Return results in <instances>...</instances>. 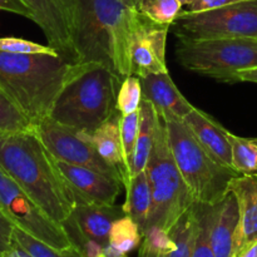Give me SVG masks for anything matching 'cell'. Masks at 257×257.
<instances>
[{
	"instance_id": "cell-30",
	"label": "cell",
	"mask_w": 257,
	"mask_h": 257,
	"mask_svg": "<svg viewBox=\"0 0 257 257\" xmlns=\"http://www.w3.org/2000/svg\"><path fill=\"white\" fill-rule=\"evenodd\" d=\"M62 226L65 232H67L72 246L79 251L82 257H102L104 246L98 242V241L83 235L79 228L74 225V222L69 217L62 223Z\"/></svg>"
},
{
	"instance_id": "cell-7",
	"label": "cell",
	"mask_w": 257,
	"mask_h": 257,
	"mask_svg": "<svg viewBox=\"0 0 257 257\" xmlns=\"http://www.w3.org/2000/svg\"><path fill=\"white\" fill-rule=\"evenodd\" d=\"M176 57L185 69L218 82L237 83L238 73L257 68V39L180 40Z\"/></svg>"
},
{
	"instance_id": "cell-37",
	"label": "cell",
	"mask_w": 257,
	"mask_h": 257,
	"mask_svg": "<svg viewBox=\"0 0 257 257\" xmlns=\"http://www.w3.org/2000/svg\"><path fill=\"white\" fill-rule=\"evenodd\" d=\"M238 82H251L257 83V68L256 69L242 70L237 74Z\"/></svg>"
},
{
	"instance_id": "cell-18",
	"label": "cell",
	"mask_w": 257,
	"mask_h": 257,
	"mask_svg": "<svg viewBox=\"0 0 257 257\" xmlns=\"http://www.w3.org/2000/svg\"><path fill=\"white\" fill-rule=\"evenodd\" d=\"M238 203L236 196L228 190L222 200L213 205L211 223V243L215 257L233 256V241L237 231Z\"/></svg>"
},
{
	"instance_id": "cell-29",
	"label": "cell",
	"mask_w": 257,
	"mask_h": 257,
	"mask_svg": "<svg viewBox=\"0 0 257 257\" xmlns=\"http://www.w3.org/2000/svg\"><path fill=\"white\" fill-rule=\"evenodd\" d=\"M143 100L142 83L137 75H128L122 79L118 90L117 110L122 115L138 112Z\"/></svg>"
},
{
	"instance_id": "cell-3",
	"label": "cell",
	"mask_w": 257,
	"mask_h": 257,
	"mask_svg": "<svg viewBox=\"0 0 257 257\" xmlns=\"http://www.w3.org/2000/svg\"><path fill=\"white\" fill-rule=\"evenodd\" d=\"M75 64L59 54L0 50V88L35 125L50 115Z\"/></svg>"
},
{
	"instance_id": "cell-2",
	"label": "cell",
	"mask_w": 257,
	"mask_h": 257,
	"mask_svg": "<svg viewBox=\"0 0 257 257\" xmlns=\"http://www.w3.org/2000/svg\"><path fill=\"white\" fill-rule=\"evenodd\" d=\"M0 166L53 221L72 215L74 193L34 130L0 135Z\"/></svg>"
},
{
	"instance_id": "cell-22",
	"label": "cell",
	"mask_w": 257,
	"mask_h": 257,
	"mask_svg": "<svg viewBox=\"0 0 257 257\" xmlns=\"http://www.w3.org/2000/svg\"><path fill=\"white\" fill-rule=\"evenodd\" d=\"M232 153V170L238 175H257V138H245L227 132Z\"/></svg>"
},
{
	"instance_id": "cell-42",
	"label": "cell",
	"mask_w": 257,
	"mask_h": 257,
	"mask_svg": "<svg viewBox=\"0 0 257 257\" xmlns=\"http://www.w3.org/2000/svg\"><path fill=\"white\" fill-rule=\"evenodd\" d=\"M231 257H237V256H231Z\"/></svg>"
},
{
	"instance_id": "cell-8",
	"label": "cell",
	"mask_w": 257,
	"mask_h": 257,
	"mask_svg": "<svg viewBox=\"0 0 257 257\" xmlns=\"http://www.w3.org/2000/svg\"><path fill=\"white\" fill-rule=\"evenodd\" d=\"M170 32L178 40L222 38L257 39V0L236 3L205 12L182 10L171 24Z\"/></svg>"
},
{
	"instance_id": "cell-20",
	"label": "cell",
	"mask_w": 257,
	"mask_h": 257,
	"mask_svg": "<svg viewBox=\"0 0 257 257\" xmlns=\"http://www.w3.org/2000/svg\"><path fill=\"white\" fill-rule=\"evenodd\" d=\"M124 188L125 201L122 205L123 211L140 226L142 233H145L153 205L152 190L146 170L128 178Z\"/></svg>"
},
{
	"instance_id": "cell-4",
	"label": "cell",
	"mask_w": 257,
	"mask_h": 257,
	"mask_svg": "<svg viewBox=\"0 0 257 257\" xmlns=\"http://www.w3.org/2000/svg\"><path fill=\"white\" fill-rule=\"evenodd\" d=\"M122 79L98 63H77L55 99L49 117L92 135L117 110Z\"/></svg>"
},
{
	"instance_id": "cell-25",
	"label": "cell",
	"mask_w": 257,
	"mask_h": 257,
	"mask_svg": "<svg viewBox=\"0 0 257 257\" xmlns=\"http://www.w3.org/2000/svg\"><path fill=\"white\" fill-rule=\"evenodd\" d=\"M142 241L143 233L140 226L130 216L124 215L114 221L108 242L122 253L127 255V253L132 252L133 250L140 247Z\"/></svg>"
},
{
	"instance_id": "cell-34",
	"label": "cell",
	"mask_w": 257,
	"mask_h": 257,
	"mask_svg": "<svg viewBox=\"0 0 257 257\" xmlns=\"http://www.w3.org/2000/svg\"><path fill=\"white\" fill-rule=\"evenodd\" d=\"M14 227V223L0 211V256L12 245Z\"/></svg>"
},
{
	"instance_id": "cell-26",
	"label": "cell",
	"mask_w": 257,
	"mask_h": 257,
	"mask_svg": "<svg viewBox=\"0 0 257 257\" xmlns=\"http://www.w3.org/2000/svg\"><path fill=\"white\" fill-rule=\"evenodd\" d=\"M33 130L34 124L0 88V135L28 132Z\"/></svg>"
},
{
	"instance_id": "cell-17",
	"label": "cell",
	"mask_w": 257,
	"mask_h": 257,
	"mask_svg": "<svg viewBox=\"0 0 257 257\" xmlns=\"http://www.w3.org/2000/svg\"><path fill=\"white\" fill-rule=\"evenodd\" d=\"M124 215L122 206L78 202L69 218L83 235L105 246L109 241V233L114 221Z\"/></svg>"
},
{
	"instance_id": "cell-9",
	"label": "cell",
	"mask_w": 257,
	"mask_h": 257,
	"mask_svg": "<svg viewBox=\"0 0 257 257\" xmlns=\"http://www.w3.org/2000/svg\"><path fill=\"white\" fill-rule=\"evenodd\" d=\"M0 211L15 227L55 248L72 247L60 223L53 221L0 166Z\"/></svg>"
},
{
	"instance_id": "cell-32",
	"label": "cell",
	"mask_w": 257,
	"mask_h": 257,
	"mask_svg": "<svg viewBox=\"0 0 257 257\" xmlns=\"http://www.w3.org/2000/svg\"><path fill=\"white\" fill-rule=\"evenodd\" d=\"M0 50L8 53H24V54H58L50 45H42L22 38H0Z\"/></svg>"
},
{
	"instance_id": "cell-31",
	"label": "cell",
	"mask_w": 257,
	"mask_h": 257,
	"mask_svg": "<svg viewBox=\"0 0 257 257\" xmlns=\"http://www.w3.org/2000/svg\"><path fill=\"white\" fill-rule=\"evenodd\" d=\"M140 110L127 115L120 114V137H122L123 155H124L127 170H130L131 158L135 152L138 131H140Z\"/></svg>"
},
{
	"instance_id": "cell-44",
	"label": "cell",
	"mask_w": 257,
	"mask_h": 257,
	"mask_svg": "<svg viewBox=\"0 0 257 257\" xmlns=\"http://www.w3.org/2000/svg\"><path fill=\"white\" fill-rule=\"evenodd\" d=\"M0 257H2V256H0Z\"/></svg>"
},
{
	"instance_id": "cell-40",
	"label": "cell",
	"mask_w": 257,
	"mask_h": 257,
	"mask_svg": "<svg viewBox=\"0 0 257 257\" xmlns=\"http://www.w3.org/2000/svg\"><path fill=\"white\" fill-rule=\"evenodd\" d=\"M178 2H180L182 5H188L192 0H178Z\"/></svg>"
},
{
	"instance_id": "cell-21",
	"label": "cell",
	"mask_w": 257,
	"mask_h": 257,
	"mask_svg": "<svg viewBox=\"0 0 257 257\" xmlns=\"http://www.w3.org/2000/svg\"><path fill=\"white\" fill-rule=\"evenodd\" d=\"M140 115V131H138L135 152H133L130 162L128 178L133 177V176L138 175L146 170L156 138L158 113L152 103L143 99L141 103Z\"/></svg>"
},
{
	"instance_id": "cell-16",
	"label": "cell",
	"mask_w": 257,
	"mask_h": 257,
	"mask_svg": "<svg viewBox=\"0 0 257 257\" xmlns=\"http://www.w3.org/2000/svg\"><path fill=\"white\" fill-rule=\"evenodd\" d=\"M183 122L213 160L222 166L232 168V153L227 137L228 131L225 130L222 124L196 107L183 118Z\"/></svg>"
},
{
	"instance_id": "cell-24",
	"label": "cell",
	"mask_w": 257,
	"mask_h": 257,
	"mask_svg": "<svg viewBox=\"0 0 257 257\" xmlns=\"http://www.w3.org/2000/svg\"><path fill=\"white\" fill-rule=\"evenodd\" d=\"M196 218L195 210L192 207L188 208L182 216L177 220V222L168 231L175 241V250L171 251L167 257H191L192 256L193 240H195Z\"/></svg>"
},
{
	"instance_id": "cell-15",
	"label": "cell",
	"mask_w": 257,
	"mask_h": 257,
	"mask_svg": "<svg viewBox=\"0 0 257 257\" xmlns=\"http://www.w3.org/2000/svg\"><path fill=\"white\" fill-rule=\"evenodd\" d=\"M141 83L143 99L152 103L156 110L165 117L183 119L195 108L176 87L170 72L146 75L141 78Z\"/></svg>"
},
{
	"instance_id": "cell-35",
	"label": "cell",
	"mask_w": 257,
	"mask_h": 257,
	"mask_svg": "<svg viewBox=\"0 0 257 257\" xmlns=\"http://www.w3.org/2000/svg\"><path fill=\"white\" fill-rule=\"evenodd\" d=\"M2 257H33V256L30 255V253L28 252L23 246H20L14 238H13L12 245H10V247L3 253Z\"/></svg>"
},
{
	"instance_id": "cell-28",
	"label": "cell",
	"mask_w": 257,
	"mask_h": 257,
	"mask_svg": "<svg viewBox=\"0 0 257 257\" xmlns=\"http://www.w3.org/2000/svg\"><path fill=\"white\" fill-rule=\"evenodd\" d=\"M13 238L25 248L33 257H82L75 247L55 248L43 241L38 240L34 236L29 235L22 228L14 227Z\"/></svg>"
},
{
	"instance_id": "cell-19",
	"label": "cell",
	"mask_w": 257,
	"mask_h": 257,
	"mask_svg": "<svg viewBox=\"0 0 257 257\" xmlns=\"http://www.w3.org/2000/svg\"><path fill=\"white\" fill-rule=\"evenodd\" d=\"M95 150L109 166L122 175L123 185L128 180V170L123 155L120 137V113L117 112L90 135Z\"/></svg>"
},
{
	"instance_id": "cell-33",
	"label": "cell",
	"mask_w": 257,
	"mask_h": 257,
	"mask_svg": "<svg viewBox=\"0 0 257 257\" xmlns=\"http://www.w3.org/2000/svg\"><path fill=\"white\" fill-rule=\"evenodd\" d=\"M242 2H248V0H192L187 5V12H205V10L216 9V8L226 7V5L236 4V3Z\"/></svg>"
},
{
	"instance_id": "cell-5",
	"label": "cell",
	"mask_w": 257,
	"mask_h": 257,
	"mask_svg": "<svg viewBox=\"0 0 257 257\" xmlns=\"http://www.w3.org/2000/svg\"><path fill=\"white\" fill-rule=\"evenodd\" d=\"M165 119L173 158L195 201L207 205L220 202L228 192L231 181L240 175L213 160L183 119L176 117H165Z\"/></svg>"
},
{
	"instance_id": "cell-39",
	"label": "cell",
	"mask_w": 257,
	"mask_h": 257,
	"mask_svg": "<svg viewBox=\"0 0 257 257\" xmlns=\"http://www.w3.org/2000/svg\"><path fill=\"white\" fill-rule=\"evenodd\" d=\"M237 257H257V242L251 245L247 250L243 251V252Z\"/></svg>"
},
{
	"instance_id": "cell-43",
	"label": "cell",
	"mask_w": 257,
	"mask_h": 257,
	"mask_svg": "<svg viewBox=\"0 0 257 257\" xmlns=\"http://www.w3.org/2000/svg\"><path fill=\"white\" fill-rule=\"evenodd\" d=\"M0 9H2V8H0Z\"/></svg>"
},
{
	"instance_id": "cell-41",
	"label": "cell",
	"mask_w": 257,
	"mask_h": 257,
	"mask_svg": "<svg viewBox=\"0 0 257 257\" xmlns=\"http://www.w3.org/2000/svg\"><path fill=\"white\" fill-rule=\"evenodd\" d=\"M127 2H130V3H131V4L136 5V2H137V0H127Z\"/></svg>"
},
{
	"instance_id": "cell-27",
	"label": "cell",
	"mask_w": 257,
	"mask_h": 257,
	"mask_svg": "<svg viewBox=\"0 0 257 257\" xmlns=\"http://www.w3.org/2000/svg\"><path fill=\"white\" fill-rule=\"evenodd\" d=\"M182 7L178 0H137L136 8L142 15L158 24L170 25L177 19Z\"/></svg>"
},
{
	"instance_id": "cell-23",
	"label": "cell",
	"mask_w": 257,
	"mask_h": 257,
	"mask_svg": "<svg viewBox=\"0 0 257 257\" xmlns=\"http://www.w3.org/2000/svg\"><path fill=\"white\" fill-rule=\"evenodd\" d=\"M193 210H195L196 230L191 257H215L212 243H211L213 205L195 202Z\"/></svg>"
},
{
	"instance_id": "cell-38",
	"label": "cell",
	"mask_w": 257,
	"mask_h": 257,
	"mask_svg": "<svg viewBox=\"0 0 257 257\" xmlns=\"http://www.w3.org/2000/svg\"><path fill=\"white\" fill-rule=\"evenodd\" d=\"M127 255L120 252L119 250H117L115 247H113L109 242L103 247V255L102 257H125Z\"/></svg>"
},
{
	"instance_id": "cell-1",
	"label": "cell",
	"mask_w": 257,
	"mask_h": 257,
	"mask_svg": "<svg viewBox=\"0 0 257 257\" xmlns=\"http://www.w3.org/2000/svg\"><path fill=\"white\" fill-rule=\"evenodd\" d=\"M77 63H98L131 75V35L140 12L127 0H62Z\"/></svg>"
},
{
	"instance_id": "cell-11",
	"label": "cell",
	"mask_w": 257,
	"mask_h": 257,
	"mask_svg": "<svg viewBox=\"0 0 257 257\" xmlns=\"http://www.w3.org/2000/svg\"><path fill=\"white\" fill-rule=\"evenodd\" d=\"M170 25L158 24L140 13L131 35V75L143 78L153 73L168 72L166 42Z\"/></svg>"
},
{
	"instance_id": "cell-14",
	"label": "cell",
	"mask_w": 257,
	"mask_h": 257,
	"mask_svg": "<svg viewBox=\"0 0 257 257\" xmlns=\"http://www.w3.org/2000/svg\"><path fill=\"white\" fill-rule=\"evenodd\" d=\"M228 190L238 203L237 231L233 241V256H240L257 242V175H240L230 182Z\"/></svg>"
},
{
	"instance_id": "cell-36",
	"label": "cell",
	"mask_w": 257,
	"mask_h": 257,
	"mask_svg": "<svg viewBox=\"0 0 257 257\" xmlns=\"http://www.w3.org/2000/svg\"><path fill=\"white\" fill-rule=\"evenodd\" d=\"M167 255L168 253H163L160 252V251L153 250L150 246L142 242L140 246V255H138V257H167Z\"/></svg>"
},
{
	"instance_id": "cell-12",
	"label": "cell",
	"mask_w": 257,
	"mask_h": 257,
	"mask_svg": "<svg viewBox=\"0 0 257 257\" xmlns=\"http://www.w3.org/2000/svg\"><path fill=\"white\" fill-rule=\"evenodd\" d=\"M55 165L74 193L77 203L112 206L124 187L118 177L93 168L69 165L58 160H55Z\"/></svg>"
},
{
	"instance_id": "cell-6",
	"label": "cell",
	"mask_w": 257,
	"mask_h": 257,
	"mask_svg": "<svg viewBox=\"0 0 257 257\" xmlns=\"http://www.w3.org/2000/svg\"><path fill=\"white\" fill-rule=\"evenodd\" d=\"M146 172L150 180L153 201L147 228L158 226L170 231L196 201L176 165L168 142L167 124L161 113H158L155 143Z\"/></svg>"
},
{
	"instance_id": "cell-13",
	"label": "cell",
	"mask_w": 257,
	"mask_h": 257,
	"mask_svg": "<svg viewBox=\"0 0 257 257\" xmlns=\"http://www.w3.org/2000/svg\"><path fill=\"white\" fill-rule=\"evenodd\" d=\"M30 19L43 30L48 45L65 59L77 63L70 39L68 15L62 0H20Z\"/></svg>"
},
{
	"instance_id": "cell-10",
	"label": "cell",
	"mask_w": 257,
	"mask_h": 257,
	"mask_svg": "<svg viewBox=\"0 0 257 257\" xmlns=\"http://www.w3.org/2000/svg\"><path fill=\"white\" fill-rule=\"evenodd\" d=\"M34 131L55 160L69 165L93 168L118 177L123 182L122 175L100 157L88 133L60 124L50 117L37 123Z\"/></svg>"
}]
</instances>
